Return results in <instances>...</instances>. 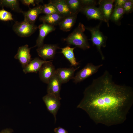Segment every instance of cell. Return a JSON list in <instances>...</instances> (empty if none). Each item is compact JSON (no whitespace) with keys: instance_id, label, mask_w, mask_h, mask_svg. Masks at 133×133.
Instances as JSON below:
<instances>
[{"instance_id":"obj_11","label":"cell","mask_w":133,"mask_h":133,"mask_svg":"<svg viewBox=\"0 0 133 133\" xmlns=\"http://www.w3.org/2000/svg\"><path fill=\"white\" fill-rule=\"evenodd\" d=\"M62 84L61 80L56 73L50 79L48 84L47 93L61 98L60 97V92Z\"/></svg>"},{"instance_id":"obj_3","label":"cell","mask_w":133,"mask_h":133,"mask_svg":"<svg viewBox=\"0 0 133 133\" xmlns=\"http://www.w3.org/2000/svg\"><path fill=\"white\" fill-rule=\"evenodd\" d=\"M100 24L94 27H85V29L89 31L91 34V38L90 40L93 45L95 46L101 55L102 60L104 59L102 52L101 47H105L106 45L107 37L104 36L100 30Z\"/></svg>"},{"instance_id":"obj_2","label":"cell","mask_w":133,"mask_h":133,"mask_svg":"<svg viewBox=\"0 0 133 133\" xmlns=\"http://www.w3.org/2000/svg\"><path fill=\"white\" fill-rule=\"evenodd\" d=\"M85 29L84 25L81 22L73 32L66 38L64 39L68 45H74L83 50L90 48L87 37L84 33Z\"/></svg>"},{"instance_id":"obj_28","label":"cell","mask_w":133,"mask_h":133,"mask_svg":"<svg viewBox=\"0 0 133 133\" xmlns=\"http://www.w3.org/2000/svg\"><path fill=\"white\" fill-rule=\"evenodd\" d=\"M83 6H95L97 4V1L93 0H81Z\"/></svg>"},{"instance_id":"obj_23","label":"cell","mask_w":133,"mask_h":133,"mask_svg":"<svg viewBox=\"0 0 133 133\" xmlns=\"http://www.w3.org/2000/svg\"><path fill=\"white\" fill-rule=\"evenodd\" d=\"M124 14V11L122 7H115L110 20L115 23H118Z\"/></svg>"},{"instance_id":"obj_19","label":"cell","mask_w":133,"mask_h":133,"mask_svg":"<svg viewBox=\"0 0 133 133\" xmlns=\"http://www.w3.org/2000/svg\"><path fill=\"white\" fill-rule=\"evenodd\" d=\"M50 1L55 6L59 13L64 17L73 14L65 0H53Z\"/></svg>"},{"instance_id":"obj_12","label":"cell","mask_w":133,"mask_h":133,"mask_svg":"<svg viewBox=\"0 0 133 133\" xmlns=\"http://www.w3.org/2000/svg\"><path fill=\"white\" fill-rule=\"evenodd\" d=\"M39 33L36 41V45L33 47L39 48L44 45V41L46 36L49 33L56 29L54 26L43 23L38 27Z\"/></svg>"},{"instance_id":"obj_30","label":"cell","mask_w":133,"mask_h":133,"mask_svg":"<svg viewBox=\"0 0 133 133\" xmlns=\"http://www.w3.org/2000/svg\"><path fill=\"white\" fill-rule=\"evenodd\" d=\"M54 131L55 133H68L66 130L60 127L55 128Z\"/></svg>"},{"instance_id":"obj_16","label":"cell","mask_w":133,"mask_h":133,"mask_svg":"<svg viewBox=\"0 0 133 133\" xmlns=\"http://www.w3.org/2000/svg\"><path fill=\"white\" fill-rule=\"evenodd\" d=\"M49 61H44L38 57L31 60L24 68L23 71L25 74L30 73H37L39 71L42 65Z\"/></svg>"},{"instance_id":"obj_9","label":"cell","mask_w":133,"mask_h":133,"mask_svg":"<svg viewBox=\"0 0 133 133\" xmlns=\"http://www.w3.org/2000/svg\"><path fill=\"white\" fill-rule=\"evenodd\" d=\"M32 48L33 47L29 48L27 44L20 47L18 50L17 53L15 56L14 58L18 60L23 68L32 60L30 51Z\"/></svg>"},{"instance_id":"obj_4","label":"cell","mask_w":133,"mask_h":133,"mask_svg":"<svg viewBox=\"0 0 133 133\" xmlns=\"http://www.w3.org/2000/svg\"><path fill=\"white\" fill-rule=\"evenodd\" d=\"M38 28L33 24H31L24 21H16L13 26V29L18 36L22 37L29 36L34 33Z\"/></svg>"},{"instance_id":"obj_14","label":"cell","mask_w":133,"mask_h":133,"mask_svg":"<svg viewBox=\"0 0 133 133\" xmlns=\"http://www.w3.org/2000/svg\"><path fill=\"white\" fill-rule=\"evenodd\" d=\"M80 67L75 68L73 67L68 68H60L56 69V73L61 80L62 83L68 82L73 79L75 71Z\"/></svg>"},{"instance_id":"obj_21","label":"cell","mask_w":133,"mask_h":133,"mask_svg":"<svg viewBox=\"0 0 133 133\" xmlns=\"http://www.w3.org/2000/svg\"><path fill=\"white\" fill-rule=\"evenodd\" d=\"M0 5L10 8L17 12L22 13L23 12L20 8L19 1L17 0H0Z\"/></svg>"},{"instance_id":"obj_15","label":"cell","mask_w":133,"mask_h":133,"mask_svg":"<svg viewBox=\"0 0 133 133\" xmlns=\"http://www.w3.org/2000/svg\"><path fill=\"white\" fill-rule=\"evenodd\" d=\"M42 5H39L29 9L27 11H23L22 13L24 17L23 21L30 23L34 24L39 15L42 13Z\"/></svg>"},{"instance_id":"obj_25","label":"cell","mask_w":133,"mask_h":133,"mask_svg":"<svg viewBox=\"0 0 133 133\" xmlns=\"http://www.w3.org/2000/svg\"><path fill=\"white\" fill-rule=\"evenodd\" d=\"M0 20L4 21L13 20L14 19L11 13L4 9L0 10Z\"/></svg>"},{"instance_id":"obj_20","label":"cell","mask_w":133,"mask_h":133,"mask_svg":"<svg viewBox=\"0 0 133 133\" xmlns=\"http://www.w3.org/2000/svg\"><path fill=\"white\" fill-rule=\"evenodd\" d=\"M75 48H71L68 45L65 47L61 48L62 50L61 52L69 61L71 66H75L79 64V63L77 61L74 52V50Z\"/></svg>"},{"instance_id":"obj_22","label":"cell","mask_w":133,"mask_h":133,"mask_svg":"<svg viewBox=\"0 0 133 133\" xmlns=\"http://www.w3.org/2000/svg\"><path fill=\"white\" fill-rule=\"evenodd\" d=\"M73 14L77 15L81 12L83 6L81 0H65Z\"/></svg>"},{"instance_id":"obj_27","label":"cell","mask_w":133,"mask_h":133,"mask_svg":"<svg viewBox=\"0 0 133 133\" xmlns=\"http://www.w3.org/2000/svg\"><path fill=\"white\" fill-rule=\"evenodd\" d=\"M22 3L25 5L28 6L29 7L30 5H31L34 6L35 4L39 5L40 2H42V0H21Z\"/></svg>"},{"instance_id":"obj_18","label":"cell","mask_w":133,"mask_h":133,"mask_svg":"<svg viewBox=\"0 0 133 133\" xmlns=\"http://www.w3.org/2000/svg\"><path fill=\"white\" fill-rule=\"evenodd\" d=\"M65 17L59 14L55 13L41 16L39 20L43 23L54 26L58 25Z\"/></svg>"},{"instance_id":"obj_13","label":"cell","mask_w":133,"mask_h":133,"mask_svg":"<svg viewBox=\"0 0 133 133\" xmlns=\"http://www.w3.org/2000/svg\"><path fill=\"white\" fill-rule=\"evenodd\" d=\"M81 12L85 15L88 20L94 19L103 21L101 12L98 7L95 6H83Z\"/></svg>"},{"instance_id":"obj_10","label":"cell","mask_w":133,"mask_h":133,"mask_svg":"<svg viewBox=\"0 0 133 133\" xmlns=\"http://www.w3.org/2000/svg\"><path fill=\"white\" fill-rule=\"evenodd\" d=\"M59 48L56 44H45L38 48L36 51L38 55L43 60L53 59L57 50Z\"/></svg>"},{"instance_id":"obj_24","label":"cell","mask_w":133,"mask_h":133,"mask_svg":"<svg viewBox=\"0 0 133 133\" xmlns=\"http://www.w3.org/2000/svg\"><path fill=\"white\" fill-rule=\"evenodd\" d=\"M42 6V13L44 14L45 15L59 14L55 6L50 1L49 3L44 4Z\"/></svg>"},{"instance_id":"obj_17","label":"cell","mask_w":133,"mask_h":133,"mask_svg":"<svg viewBox=\"0 0 133 133\" xmlns=\"http://www.w3.org/2000/svg\"><path fill=\"white\" fill-rule=\"evenodd\" d=\"M77 16L72 14L64 17L58 24L60 29L64 32L69 31L75 23Z\"/></svg>"},{"instance_id":"obj_5","label":"cell","mask_w":133,"mask_h":133,"mask_svg":"<svg viewBox=\"0 0 133 133\" xmlns=\"http://www.w3.org/2000/svg\"><path fill=\"white\" fill-rule=\"evenodd\" d=\"M102 66V64L95 65L91 63H88L76 73L73 79V82L77 84L83 81L97 72Z\"/></svg>"},{"instance_id":"obj_1","label":"cell","mask_w":133,"mask_h":133,"mask_svg":"<svg viewBox=\"0 0 133 133\" xmlns=\"http://www.w3.org/2000/svg\"><path fill=\"white\" fill-rule=\"evenodd\" d=\"M83 94L77 107L85 111L96 124L107 126L124 122L133 103L132 88L116 83L107 70L93 80Z\"/></svg>"},{"instance_id":"obj_26","label":"cell","mask_w":133,"mask_h":133,"mask_svg":"<svg viewBox=\"0 0 133 133\" xmlns=\"http://www.w3.org/2000/svg\"><path fill=\"white\" fill-rule=\"evenodd\" d=\"M122 7L125 14H128L132 13L133 10V0H126Z\"/></svg>"},{"instance_id":"obj_8","label":"cell","mask_w":133,"mask_h":133,"mask_svg":"<svg viewBox=\"0 0 133 133\" xmlns=\"http://www.w3.org/2000/svg\"><path fill=\"white\" fill-rule=\"evenodd\" d=\"M114 0H100L98 1L100 8L102 14L103 21L109 26V21L113 11Z\"/></svg>"},{"instance_id":"obj_7","label":"cell","mask_w":133,"mask_h":133,"mask_svg":"<svg viewBox=\"0 0 133 133\" xmlns=\"http://www.w3.org/2000/svg\"><path fill=\"white\" fill-rule=\"evenodd\" d=\"M52 61V60H49L44 63L38 71L41 81L47 84L56 73V69L51 62Z\"/></svg>"},{"instance_id":"obj_31","label":"cell","mask_w":133,"mask_h":133,"mask_svg":"<svg viewBox=\"0 0 133 133\" xmlns=\"http://www.w3.org/2000/svg\"><path fill=\"white\" fill-rule=\"evenodd\" d=\"M13 130L11 129H6L2 130L0 133H12Z\"/></svg>"},{"instance_id":"obj_6","label":"cell","mask_w":133,"mask_h":133,"mask_svg":"<svg viewBox=\"0 0 133 133\" xmlns=\"http://www.w3.org/2000/svg\"><path fill=\"white\" fill-rule=\"evenodd\" d=\"M61 99L48 93L43 97L48 110L53 115L55 123L56 120V115L60 106Z\"/></svg>"},{"instance_id":"obj_29","label":"cell","mask_w":133,"mask_h":133,"mask_svg":"<svg viewBox=\"0 0 133 133\" xmlns=\"http://www.w3.org/2000/svg\"><path fill=\"white\" fill-rule=\"evenodd\" d=\"M126 0H115L114 3L115 7H122L124 4Z\"/></svg>"}]
</instances>
